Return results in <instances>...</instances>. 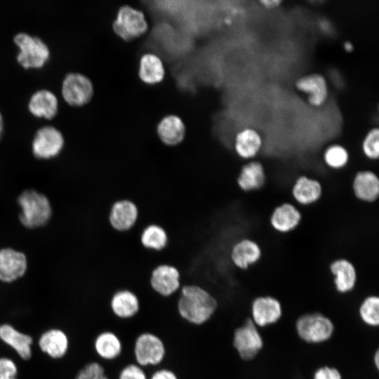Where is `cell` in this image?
Segmentation results:
<instances>
[{"instance_id": "6da1fadb", "label": "cell", "mask_w": 379, "mask_h": 379, "mask_svg": "<svg viewBox=\"0 0 379 379\" xmlns=\"http://www.w3.org/2000/svg\"><path fill=\"white\" fill-rule=\"evenodd\" d=\"M178 301L180 316L187 322L201 325L206 322L218 307L216 300L206 290L196 285L180 286Z\"/></svg>"}, {"instance_id": "7a4b0ae2", "label": "cell", "mask_w": 379, "mask_h": 379, "mask_svg": "<svg viewBox=\"0 0 379 379\" xmlns=\"http://www.w3.org/2000/svg\"><path fill=\"white\" fill-rule=\"evenodd\" d=\"M20 220L27 228H37L49 220L52 209L48 198L35 190L24 191L18 197Z\"/></svg>"}, {"instance_id": "3957f363", "label": "cell", "mask_w": 379, "mask_h": 379, "mask_svg": "<svg viewBox=\"0 0 379 379\" xmlns=\"http://www.w3.org/2000/svg\"><path fill=\"white\" fill-rule=\"evenodd\" d=\"M13 41L19 47L18 62L24 67H41L50 55L48 45L39 36L25 32L17 33Z\"/></svg>"}, {"instance_id": "277c9868", "label": "cell", "mask_w": 379, "mask_h": 379, "mask_svg": "<svg viewBox=\"0 0 379 379\" xmlns=\"http://www.w3.org/2000/svg\"><path fill=\"white\" fill-rule=\"evenodd\" d=\"M295 329L298 335L303 341L321 343L332 336L334 325L328 317L321 313H307L297 319Z\"/></svg>"}, {"instance_id": "5b68a950", "label": "cell", "mask_w": 379, "mask_h": 379, "mask_svg": "<svg viewBox=\"0 0 379 379\" xmlns=\"http://www.w3.org/2000/svg\"><path fill=\"white\" fill-rule=\"evenodd\" d=\"M232 346L239 358L244 361L253 359L262 350V338L251 318L246 319L234 329Z\"/></svg>"}, {"instance_id": "8992f818", "label": "cell", "mask_w": 379, "mask_h": 379, "mask_svg": "<svg viewBox=\"0 0 379 379\" xmlns=\"http://www.w3.org/2000/svg\"><path fill=\"white\" fill-rule=\"evenodd\" d=\"M112 27L118 36L125 41H131L145 34L148 25L142 11L124 5L119 8Z\"/></svg>"}, {"instance_id": "52a82bcc", "label": "cell", "mask_w": 379, "mask_h": 379, "mask_svg": "<svg viewBox=\"0 0 379 379\" xmlns=\"http://www.w3.org/2000/svg\"><path fill=\"white\" fill-rule=\"evenodd\" d=\"M62 95L70 105L81 106L88 102L93 95L91 79L79 72H68L62 82Z\"/></svg>"}, {"instance_id": "ba28073f", "label": "cell", "mask_w": 379, "mask_h": 379, "mask_svg": "<svg viewBox=\"0 0 379 379\" xmlns=\"http://www.w3.org/2000/svg\"><path fill=\"white\" fill-rule=\"evenodd\" d=\"M64 145V137L56 127L46 125L40 127L34 134L32 149L34 155L40 159L55 157Z\"/></svg>"}, {"instance_id": "9c48e42d", "label": "cell", "mask_w": 379, "mask_h": 379, "mask_svg": "<svg viewBox=\"0 0 379 379\" xmlns=\"http://www.w3.org/2000/svg\"><path fill=\"white\" fill-rule=\"evenodd\" d=\"M134 355L138 365L141 367L157 366L165 355V347L161 340L150 333L140 334L134 345Z\"/></svg>"}, {"instance_id": "30bf717a", "label": "cell", "mask_w": 379, "mask_h": 379, "mask_svg": "<svg viewBox=\"0 0 379 379\" xmlns=\"http://www.w3.org/2000/svg\"><path fill=\"white\" fill-rule=\"evenodd\" d=\"M296 89L307 95L310 105L323 106L329 95V86L326 78L321 74L314 72L300 77L295 82Z\"/></svg>"}, {"instance_id": "8fae6325", "label": "cell", "mask_w": 379, "mask_h": 379, "mask_svg": "<svg viewBox=\"0 0 379 379\" xmlns=\"http://www.w3.org/2000/svg\"><path fill=\"white\" fill-rule=\"evenodd\" d=\"M27 268L25 255L11 248L0 250V281L11 283L24 276Z\"/></svg>"}, {"instance_id": "7c38bea8", "label": "cell", "mask_w": 379, "mask_h": 379, "mask_svg": "<svg viewBox=\"0 0 379 379\" xmlns=\"http://www.w3.org/2000/svg\"><path fill=\"white\" fill-rule=\"evenodd\" d=\"M281 315V302L274 297L260 296L252 302L251 319L257 326L273 324L279 320Z\"/></svg>"}, {"instance_id": "4fadbf2b", "label": "cell", "mask_w": 379, "mask_h": 379, "mask_svg": "<svg viewBox=\"0 0 379 379\" xmlns=\"http://www.w3.org/2000/svg\"><path fill=\"white\" fill-rule=\"evenodd\" d=\"M0 340L11 347L22 359L27 361L32 358V337L20 331L11 324H0Z\"/></svg>"}, {"instance_id": "5bb4252c", "label": "cell", "mask_w": 379, "mask_h": 379, "mask_svg": "<svg viewBox=\"0 0 379 379\" xmlns=\"http://www.w3.org/2000/svg\"><path fill=\"white\" fill-rule=\"evenodd\" d=\"M180 274L171 265H161L152 272L150 285L153 290L161 296H170L180 287Z\"/></svg>"}, {"instance_id": "9a60e30c", "label": "cell", "mask_w": 379, "mask_h": 379, "mask_svg": "<svg viewBox=\"0 0 379 379\" xmlns=\"http://www.w3.org/2000/svg\"><path fill=\"white\" fill-rule=\"evenodd\" d=\"M69 338L60 328L45 331L38 340L40 350L53 359L63 358L69 350Z\"/></svg>"}, {"instance_id": "2e32d148", "label": "cell", "mask_w": 379, "mask_h": 379, "mask_svg": "<svg viewBox=\"0 0 379 379\" xmlns=\"http://www.w3.org/2000/svg\"><path fill=\"white\" fill-rule=\"evenodd\" d=\"M263 140L261 134L256 129L247 127L240 130L235 135L234 149L242 159L254 158L262 147Z\"/></svg>"}, {"instance_id": "e0dca14e", "label": "cell", "mask_w": 379, "mask_h": 379, "mask_svg": "<svg viewBox=\"0 0 379 379\" xmlns=\"http://www.w3.org/2000/svg\"><path fill=\"white\" fill-rule=\"evenodd\" d=\"M261 254L260 247L255 241L242 239L232 246L230 259L237 269L246 270L260 259Z\"/></svg>"}, {"instance_id": "ac0fdd59", "label": "cell", "mask_w": 379, "mask_h": 379, "mask_svg": "<svg viewBox=\"0 0 379 379\" xmlns=\"http://www.w3.org/2000/svg\"><path fill=\"white\" fill-rule=\"evenodd\" d=\"M157 133L163 145L175 147L181 144L185 139V126L179 117L170 114L159 121Z\"/></svg>"}, {"instance_id": "d6986e66", "label": "cell", "mask_w": 379, "mask_h": 379, "mask_svg": "<svg viewBox=\"0 0 379 379\" xmlns=\"http://www.w3.org/2000/svg\"><path fill=\"white\" fill-rule=\"evenodd\" d=\"M138 218L136 206L128 200L115 202L110 209L109 221L116 230L124 232L130 230Z\"/></svg>"}, {"instance_id": "ffe728a7", "label": "cell", "mask_w": 379, "mask_h": 379, "mask_svg": "<svg viewBox=\"0 0 379 379\" xmlns=\"http://www.w3.org/2000/svg\"><path fill=\"white\" fill-rule=\"evenodd\" d=\"M265 180L263 165L261 162L253 160L241 167L236 182L239 190L249 192L260 189Z\"/></svg>"}, {"instance_id": "44dd1931", "label": "cell", "mask_w": 379, "mask_h": 379, "mask_svg": "<svg viewBox=\"0 0 379 379\" xmlns=\"http://www.w3.org/2000/svg\"><path fill=\"white\" fill-rule=\"evenodd\" d=\"M352 190L358 199L373 202L379 196V178L371 171H359L353 180Z\"/></svg>"}, {"instance_id": "7402d4cb", "label": "cell", "mask_w": 379, "mask_h": 379, "mask_svg": "<svg viewBox=\"0 0 379 379\" xmlns=\"http://www.w3.org/2000/svg\"><path fill=\"white\" fill-rule=\"evenodd\" d=\"M330 271L335 277L334 284L340 293L351 291L357 282V271L353 264L345 258L334 260L330 265Z\"/></svg>"}, {"instance_id": "603a6c76", "label": "cell", "mask_w": 379, "mask_h": 379, "mask_svg": "<svg viewBox=\"0 0 379 379\" xmlns=\"http://www.w3.org/2000/svg\"><path fill=\"white\" fill-rule=\"evenodd\" d=\"M28 108L35 116L51 119L58 112V100L51 91L45 88L39 89L31 95Z\"/></svg>"}, {"instance_id": "cb8c5ba5", "label": "cell", "mask_w": 379, "mask_h": 379, "mask_svg": "<svg viewBox=\"0 0 379 379\" xmlns=\"http://www.w3.org/2000/svg\"><path fill=\"white\" fill-rule=\"evenodd\" d=\"M301 218L300 212L293 204L284 203L274 209L270 223L275 230L286 233L297 227Z\"/></svg>"}, {"instance_id": "d4e9b609", "label": "cell", "mask_w": 379, "mask_h": 379, "mask_svg": "<svg viewBox=\"0 0 379 379\" xmlns=\"http://www.w3.org/2000/svg\"><path fill=\"white\" fill-rule=\"evenodd\" d=\"M322 194L321 183L315 179L305 175L300 176L292 188V194L297 202L302 205H310L317 201Z\"/></svg>"}, {"instance_id": "484cf974", "label": "cell", "mask_w": 379, "mask_h": 379, "mask_svg": "<svg viewBox=\"0 0 379 379\" xmlns=\"http://www.w3.org/2000/svg\"><path fill=\"white\" fill-rule=\"evenodd\" d=\"M110 308L117 317L127 319L133 317L138 312L139 301L133 292L121 290L112 295Z\"/></svg>"}, {"instance_id": "4316f807", "label": "cell", "mask_w": 379, "mask_h": 379, "mask_svg": "<svg viewBox=\"0 0 379 379\" xmlns=\"http://www.w3.org/2000/svg\"><path fill=\"white\" fill-rule=\"evenodd\" d=\"M138 76L145 84L160 83L165 77V69L161 60L156 55L146 53L140 60Z\"/></svg>"}, {"instance_id": "83f0119b", "label": "cell", "mask_w": 379, "mask_h": 379, "mask_svg": "<svg viewBox=\"0 0 379 379\" xmlns=\"http://www.w3.org/2000/svg\"><path fill=\"white\" fill-rule=\"evenodd\" d=\"M93 348L96 354L106 361L117 359L122 350L119 338L111 331L100 333L94 340Z\"/></svg>"}, {"instance_id": "f1b7e54d", "label": "cell", "mask_w": 379, "mask_h": 379, "mask_svg": "<svg viewBox=\"0 0 379 379\" xmlns=\"http://www.w3.org/2000/svg\"><path fill=\"white\" fill-rule=\"evenodd\" d=\"M140 241L145 248L159 251L166 246L167 235L160 226L149 225L143 230Z\"/></svg>"}, {"instance_id": "f546056e", "label": "cell", "mask_w": 379, "mask_h": 379, "mask_svg": "<svg viewBox=\"0 0 379 379\" xmlns=\"http://www.w3.org/2000/svg\"><path fill=\"white\" fill-rule=\"evenodd\" d=\"M324 163L331 168L340 169L346 166L350 155L347 149L340 144L328 145L324 152Z\"/></svg>"}, {"instance_id": "4dcf8cb0", "label": "cell", "mask_w": 379, "mask_h": 379, "mask_svg": "<svg viewBox=\"0 0 379 379\" xmlns=\"http://www.w3.org/2000/svg\"><path fill=\"white\" fill-rule=\"evenodd\" d=\"M361 319L366 325L378 326L379 324V298L377 295H369L361 303L359 307Z\"/></svg>"}, {"instance_id": "1f68e13d", "label": "cell", "mask_w": 379, "mask_h": 379, "mask_svg": "<svg viewBox=\"0 0 379 379\" xmlns=\"http://www.w3.org/2000/svg\"><path fill=\"white\" fill-rule=\"evenodd\" d=\"M364 154L371 160H376L379 157V128H371L365 135L361 142Z\"/></svg>"}, {"instance_id": "d6a6232c", "label": "cell", "mask_w": 379, "mask_h": 379, "mask_svg": "<svg viewBox=\"0 0 379 379\" xmlns=\"http://www.w3.org/2000/svg\"><path fill=\"white\" fill-rule=\"evenodd\" d=\"M74 379H108L103 367L96 361L89 362L80 368Z\"/></svg>"}, {"instance_id": "836d02e7", "label": "cell", "mask_w": 379, "mask_h": 379, "mask_svg": "<svg viewBox=\"0 0 379 379\" xmlns=\"http://www.w3.org/2000/svg\"><path fill=\"white\" fill-rule=\"evenodd\" d=\"M16 363L7 357H0V379H18Z\"/></svg>"}, {"instance_id": "e575fe53", "label": "cell", "mask_w": 379, "mask_h": 379, "mask_svg": "<svg viewBox=\"0 0 379 379\" xmlns=\"http://www.w3.org/2000/svg\"><path fill=\"white\" fill-rule=\"evenodd\" d=\"M118 379H147L143 368L137 364H131L121 371Z\"/></svg>"}, {"instance_id": "d590c367", "label": "cell", "mask_w": 379, "mask_h": 379, "mask_svg": "<svg viewBox=\"0 0 379 379\" xmlns=\"http://www.w3.org/2000/svg\"><path fill=\"white\" fill-rule=\"evenodd\" d=\"M313 379H342V375L336 368L325 366L315 371Z\"/></svg>"}, {"instance_id": "8d00e7d4", "label": "cell", "mask_w": 379, "mask_h": 379, "mask_svg": "<svg viewBox=\"0 0 379 379\" xmlns=\"http://www.w3.org/2000/svg\"><path fill=\"white\" fill-rule=\"evenodd\" d=\"M149 379H178V378L173 371L161 368L154 371Z\"/></svg>"}, {"instance_id": "74e56055", "label": "cell", "mask_w": 379, "mask_h": 379, "mask_svg": "<svg viewBox=\"0 0 379 379\" xmlns=\"http://www.w3.org/2000/svg\"><path fill=\"white\" fill-rule=\"evenodd\" d=\"M281 0H260L259 3L267 9H274L279 7L282 4Z\"/></svg>"}, {"instance_id": "f35d334b", "label": "cell", "mask_w": 379, "mask_h": 379, "mask_svg": "<svg viewBox=\"0 0 379 379\" xmlns=\"http://www.w3.org/2000/svg\"><path fill=\"white\" fill-rule=\"evenodd\" d=\"M344 50L347 53H351L354 50V46L350 41H346L343 43Z\"/></svg>"}, {"instance_id": "ab89813d", "label": "cell", "mask_w": 379, "mask_h": 379, "mask_svg": "<svg viewBox=\"0 0 379 379\" xmlns=\"http://www.w3.org/2000/svg\"><path fill=\"white\" fill-rule=\"evenodd\" d=\"M373 364L375 368L379 369V351L377 350L373 355Z\"/></svg>"}, {"instance_id": "60d3db41", "label": "cell", "mask_w": 379, "mask_h": 379, "mask_svg": "<svg viewBox=\"0 0 379 379\" xmlns=\"http://www.w3.org/2000/svg\"><path fill=\"white\" fill-rule=\"evenodd\" d=\"M3 131H4V120H3V117L0 112V138L2 135Z\"/></svg>"}]
</instances>
